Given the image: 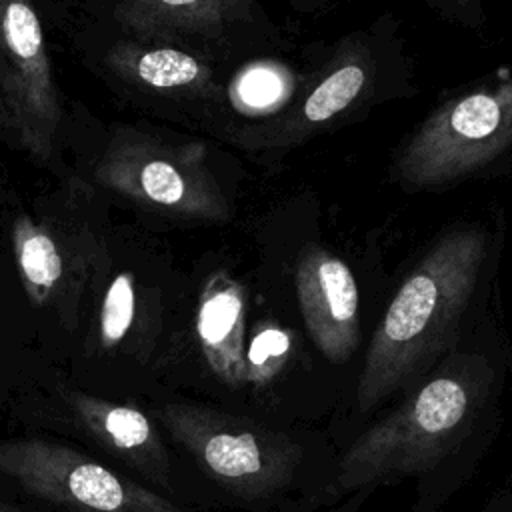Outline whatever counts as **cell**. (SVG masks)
Returning a JSON list of instances; mask_svg holds the SVG:
<instances>
[{
  "label": "cell",
  "instance_id": "obj_17",
  "mask_svg": "<svg viewBox=\"0 0 512 512\" xmlns=\"http://www.w3.org/2000/svg\"><path fill=\"white\" fill-rule=\"evenodd\" d=\"M444 10H448L452 16L464 20L466 24H480L482 22V8L480 0H436Z\"/></svg>",
  "mask_w": 512,
  "mask_h": 512
},
{
  "label": "cell",
  "instance_id": "obj_3",
  "mask_svg": "<svg viewBox=\"0 0 512 512\" xmlns=\"http://www.w3.org/2000/svg\"><path fill=\"white\" fill-rule=\"evenodd\" d=\"M512 148V78L438 106L402 148L394 174L406 188L460 180Z\"/></svg>",
  "mask_w": 512,
  "mask_h": 512
},
{
  "label": "cell",
  "instance_id": "obj_16",
  "mask_svg": "<svg viewBox=\"0 0 512 512\" xmlns=\"http://www.w3.org/2000/svg\"><path fill=\"white\" fill-rule=\"evenodd\" d=\"M286 352H288V338L282 330H276V328L260 330L252 338L246 350L248 380L258 382L272 376L282 366Z\"/></svg>",
  "mask_w": 512,
  "mask_h": 512
},
{
  "label": "cell",
  "instance_id": "obj_11",
  "mask_svg": "<svg viewBox=\"0 0 512 512\" xmlns=\"http://www.w3.org/2000/svg\"><path fill=\"white\" fill-rule=\"evenodd\" d=\"M254 0H120L116 22L140 40L176 36H218L250 22Z\"/></svg>",
  "mask_w": 512,
  "mask_h": 512
},
{
  "label": "cell",
  "instance_id": "obj_7",
  "mask_svg": "<svg viewBox=\"0 0 512 512\" xmlns=\"http://www.w3.org/2000/svg\"><path fill=\"white\" fill-rule=\"evenodd\" d=\"M60 102L36 0H0V124L38 160L54 152Z\"/></svg>",
  "mask_w": 512,
  "mask_h": 512
},
{
  "label": "cell",
  "instance_id": "obj_6",
  "mask_svg": "<svg viewBox=\"0 0 512 512\" xmlns=\"http://www.w3.org/2000/svg\"><path fill=\"white\" fill-rule=\"evenodd\" d=\"M0 474L34 500L66 512H186L152 488L56 440H2Z\"/></svg>",
  "mask_w": 512,
  "mask_h": 512
},
{
  "label": "cell",
  "instance_id": "obj_12",
  "mask_svg": "<svg viewBox=\"0 0 512 512\" xmlns=\"http://www.w3.org/2000/svg\"><path fill=\"white\" fill-rule=\"evenodd\" d=\"M244 292L226 272H214L202 286L196 334L208 366L226 384L248 380L244 350Z\"/></svg>",
  "mask_w": 512,
  "mask_h": 512
},
{
  "label": "cell",
  "instance_id": "obj_15",
  "mask_svg": "<svg viewBox=\"0 0 512 512\" xmlns=\"http://www.w3.org/2000/svg\"><path fill=\"white\" fill-rule=\"evenodd\" d=\"M136 316L138 294L134 276L130 272H118L110 280L98 308V346L104 352H114L124 346Z\"/></svg>",
  "mask_w": 512,
  "mask_h": 512
},
{
  "label": "cell",
  "instance_id": "obj_10",
  "mask_svg": "<svg viewBox=\"0 0 512 512\" xmlns=\"http://www.w3.org/2000/svg\"><path fill=\"white\" fill-rule=\"evenodd\" d=\"M60 404L74 430L128 464L146 480L170 486V458L152 420L138 408L82 390H60Z\"/></svg>",
  "mask_w": 512,
  "mask_h": 512
},
{
  "label": "cell",
  "instance_id": "obj_1",
  "mask_svg": "<svg viewBox=\"0 0 512 512\" xmlns=\"http://www.w3.org/2000/svg\"><path fill=\"white\" fill-rule=\"evenodd\" d=\"M486 250L482 228H454L404 278L366 352L356 390L360 412L418 380L446 350L474 294Z\"/></svg>",
  "mask_w": 512,
  "mask_h": 512
},
{
  "label": "cell",
  "instance_id": "obj_18",
  "mask_svg": "<svg viewBox=\"0 0 512 512\" xmlns=\"http://www.w3.org/2000/svg\"><path fill=\"white\" fill-rule=\"evenodd\" d=\"M0 512H28V510H24V508H20L16 504H10V502L0 498Z\"/></svg>",
  "mask_w": 512,
  "mask_h": 512
},
{
  "label": "cell",
  "instance_id": "obj_19",
  "mask_svg": "<svg viewBox=\"0 0 512 512\" xmlns=\"http://www.w3.org/2000/svg\"><path fill=\"white\" fill-rule=\"evenodd\" d=\"M294 2H302V0H294Z\"/></svg>",
  "mask_w": 512,
  "mask_h": 512
},
{
  "label": "cell",
  "instance_id": "obj_2",
  "mask_svg": "<svg viewBox=\"0 0 512 512\" xmlns=\"http://www.w3.org/2000/svg\"><path fill=\"white\" fill-rule=\"evenodd\" d=\"M482 390V368L470 360H450L348 446L338 462L332 494L346 496L446 458L468 434Z\"/></svg>",
  "mask_w": 512,
  "mask_h": 512
},
{
  "label": "cell",
  "instance_id": "obj_5",
  "mask_svg": "<svg viewBox=\"0 0 512 512\" xmlns=\"http://www.w3.org/2000/svg\"><path fill=\"white\" fill-rule=\"evenodd\" d=\"M158 420L220 486L240 498L284 490L300 462V448L284 434L190 402H166Z\"/></svg>",
  "mask_w": 512,
  "mask_h": 512
},
{
  "label": "cell",
  "instance_id": "obj_14",
  "mask_svg": "<svg viewBox=\"0 0 512 512\" xmlns=\"http://www.w3.org/2000/svg\"><path fill=\"white\" fill-rule=\"evenodd\" d=\"M12 250L22 286L36 306L52 302L66 274V258L54 234L40 222L20 214L10 230Z\"/></svg>",
  "mask_w": 512,
  "mask_h": 512
},
{
  "label": "cell",
  "instance_id": "obj_13",
  "mask_svg": "<svg viewBox=\"0 0 512 512\" xmlns=\"http://www.w3.org/2000/svg\"><path fill=\"white\" fill-rule=\"evenodd\" d=\"M108 64L120 78L158 94L204 96L216 90L210 66L166 44L122 42L108 54Z\"/></svg>",
  "mask_w": 512,
  "mask_h": 512
},
{
  "label": "cell",
  "instance_id": "obj_4",
  "mask_svg": "<svg viewBox=\"0 0 512 512\" xmlns=\"http://www.w3.org/2000/svg\"><path fill=\"white\" fill-rule=\"evenodd\" d=\"M106 190L140 206L180 218L224 222L232 210L206 164L202 144H168L122 130L94 166Z\"/></svg>",
  "mask_w": 512,
  "mask_h": 512
},
{
  "label": "cell",
  "instance_id": "obj_8",
  "mask_svg": "<svg viewBox=\"0 0 512 512\" xmlns=\"http://www.w3.org/2000/svg\"><path fill=\"white\" fill-rule=\"evenodd\" d=\"M296 298L308 336L334 364L348 362L360 340V294L350 266L322 246L296 264Z\"/></svg>",
  "mask_w": 512,
  "mask_h": 512
},
{
  "label": "cell",
  "instance_id": "obj_9",
  "mask_svg": "<svg viewBox=\"0 0 512 512\" xmlns=\"http://www.w3.org/2000/svg\"><path fill=\"white\" fill-rule=\"evenodd\" d=\"M368 80V50L360 42H346L338 48L330 64L296 104H292L272 122L256 124L244 130L240 140L252 150L286 148L298 144L348 110L364 94Z\"/></svg>",
  "mask_w": 512,
  "mask_h": 512
}]
</instances>
